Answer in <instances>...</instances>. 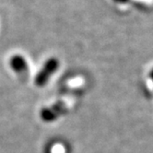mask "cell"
I'll list each match as a JSON object with an SVG mask.
<instances>
[{
    "mask_svg": "<svg viewBox=\"0 0 153 153\" xmlns=\"http://www.w3.org/2000/svg\"><path fill=\"white\" fill-rule=\"evenodd\" d=\"M59 60L56 57H50L48 58L42 68L39 70L37 75L35 76L34 79V84L39 87V88H42L45 87L48 81L50 80L51 76L56 72V70L59 68Z\"/></svg>",
    "mask_w": 153,
    "mask_h": 153,
    "instance_id": "cell-1",
    "label": "cell"
},
{
    "mask_svg": "<svg viewBox=\"0 0 153 153\" xmlns=\"http://www.w3.org/2000/svg\"><path fill=\"white\" fill-rule=\"evenodd\" d=\"M67 108H68L67 103L64 101L56 102L51 106L42 108L40 112V117L42 121H45L46 123L53 122L65 113Z\"/></svg>",
    "mask_w": 153,
    "mask_h": 153,
    "instance_id": "cell-2",
    "label": "cell"
},
{
    "mask_svg": "<svg viewBox=\"0 0 153 153\" xmlns=\"http://www.w3.org/2000/svg\"><path fill=\"white\" fill-rule=\"evenodd\" d=\"M9 65L11 69L18 74L21 79L29 76V65L27 60L21 54H14L9 59Z\"/></svg>",
    "mask_w": 153,
    "mask_h": 153,
    "instance_id": "cell-3",
    "label": "cell"
},
{
    "mask_svg": "<svg viewBox=\"0 0 153 153\" xmlns=\"http://www.w3.org/2000/svg\"><path fill=\"white\" fill-rule=\"evenodd\" d=\"M114 2H115V3H117V4H121V5H123V4H126V3H128L130 0H113Z\"/></svg>",
    "mask_w": 153,
    "mask_h": 153,
    "instance_id": "cell-4",
    "label": "cell"
}]
</instances>
